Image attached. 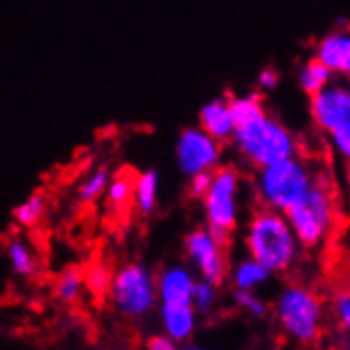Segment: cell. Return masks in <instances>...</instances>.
Here are the masks:
<instances>
[{
    "label": "cell",
    "instance_id": "24",
    "mask_svg": "<svg viewBox=\"0 0 350 350\" xmlns=\"http://www.w3.org/2000/svg\"><path fill=\"white\" fill-rule=\"evenodd\" d=\"M230 102H232V111H234L236 123L249 121V119H253V117H257V115L267 111L265 102H263V94L257 92V90L230 96Z\"/></svg>",
    "mask_w": 350,
    "mask_h": 350
},
{
    "label": "cell",
    "instance_id": "21",
    "mask_svg": "<svg viewBox=\"0 0 350 350\" xmlns=\"http://www.w3.org/2000/svg\"><path fill=\"white\" fill-rule=\"evenodd\" d=\"M113 172L107 166H96L90 170L77 185V198L83 204H94L100 198H105L109 185H111Z\"/></svg>",
    "mask_w": 350,
    "mask_h": 350
},
{
    "label": "cell",
    "instance_id": "27",
    "mask_svg": "<svg viewBox=\"0 0 350 350\" xmlns=\"http://www.w3.org/2000/svg\"><path fill=\"white\" fill-rule=\"evenodd\" d=\"M334 312L338 319L340 329L346 334V338L350 340V291L338 293L334 299Z\"/></svg>",
    "mask_w": 350,
    "mask_h": 350
},
{
    "label": "cell",
    "instance_id": "26",
    "mask_svg": "<svg viewBox=\"0 0 350 350\" xmlns=\"http://www.w3.org/2000/svg\"><path fill=\"white\" fill-rule=\"evenodd\" d=\"M234 304L253 319H265L270 314V306L267 301L257 295V291H246V289H236L234 291Z\"/></svg>",
    "mask_w": 350,
    "mask_h": 350
},
{
    "label": "cell",
    "instance_id": "2",
    "mask_svg": "<svg viewBox=\"0 0 350 350\" xmlns=\"http://www.w3.org/2000/svg\"><path fill=\"white\" fill-rule=\"evenodd\" d=\"M230 147L246 168L257 170L299 155V138L282 119L265 111L238 123Z\"/></svg>",
    "mask_w": 350,
    "mask_h": 350
},
{
    "label": "cell",
    "instance_id": "29",
    "mask_svg": "<svg viewBox=\"0 0 350 350\" xmlns=\"http://www.w3.org/2000/svg\"><path fill=\"white\" fill-rule=\"evenodd\" d=\"M211 183H213V172H202L196 174L191 178H187V193L193 200H202L211 189Z\"/></svg>",
    "mask_w": 350,
    "mask_h": 350
},
{
    "label": "cell",
    "instance_id": "7",
    "mask_svg": "<svg viewBox=\"0 0 350 350\" xmlns=\"http://www.w3.org/2000/svg\"><path fill=\"white\" fill-rule=\"evenodd\" d=\"M109 301L115 310L132 321L147 317L159 304L157 274H153L145 263L128 261L113 272Z\"/></svg>",
    "mask_w": 350,
    "mask_h": 350
},
{
    "label": "cell",
    "instance_id": "22",
    "mask_svg": "<svg viewBox=\"0 0 350 350\" xmlns=\"http://www.w3.org/2000/svg\"><path fill=\"white\" fill-rule=\"evenodd\" d=\"M45 213H47V198L40 191H34L13 208V221L19 225V228L28 230V228L38 225L40 219L45 217Z\"/></svg>",
    "mask_w": 350,
    "mask_h": 350
},
{
    "label": "cell",
    "instance_id": "20",
    "mask_svg": "<svg viewBox=\"0 0 350 350\" xmlns=\"http://www.w3.org/2000/svg\"><path fill=\"white\" fill-rule=\"evenodd\" d=\"M7 263L11 267V272L19 278H32L38 272V259L36 253L30 246V242L22 240V238H11L7 242Z\"/></svg>",
    "mask_w": 350,
    "mask_h": 350
},
{
    "label": "cell",
    "instance_id": "10",
    "mask_svg": "<svg viewBox=\"0 0 350 350\" xmlns=\"http://www.w3.org/2000/svg\"><path fill=\"white\" fill-rule=\"evenodd\" d=\"M308 113L314 128L327 138L350 130V83L336 79L321 94L308 98Z\"/></svg>",
    "mask_w": 350,
    "mask_h": 350
},
{
    "label": "cell",
    "instance_id": "32",
    "mask_svg": "<svg viewBox=\"0 0 350 350\" xmlns=\"http://www.w3.org/2000/svg\"><path fill=\"white\" fill-rule=\"evenodd\" d=\"M342 183H344V189L350 198V161H344V170H342Z\"/></svg>",
    "mask_w": 350,
    "mask_h": 350
},
{
    "label": "cell",
    "instance_id": "8",
    "mask_svg": "<svg viewBox=\"0 0 350 350\" xmlns=\"http://www.w3.org/2000/svg\"><path fill=\"white\" fill-rule=\"evenodd\" d=\"M225 145L200 126L183 128L174 142V161L183 176H196L202 172H215L223 166Z\"/></svg>",
    "mask_w": 350,
    "mask_h": 350
},
{
    "label": "cell",
    "instance_id": "17",
    "mask_svg": "<svg viewBox=\"0 0 350 350\" xmlns=\"http://www.w3.org/2000/svg\"><path fill=\"white\" fill-rule=\"evenodd\" d=\"M159 206V174L157 170H142L134 183V211L140 217H151Z\"/></svg>",
    "mask_w": 350,
    "mask_h": 350
},
{
    "label": "cell",
    "instance_id": "5",
    "mask_svg": "<svg viewBox=\"0 0 350 350\" xmlns=\"http://www.w3.org/2000/svg\"><path fill=\"white\" fill-rule=\"evenodd\" d=\"M272 312L282 332L299 344H314L323 334V299L306 284H284L274 297Z\"/></svg>",
    "mask_w": 350,
    "mask_h": 350
},
{
    "label": "cell",
    "instance_id": "9",
    "mask_svg": "<svg viewBox=\"0 0 350 350\" xmlns=\"http://www.w3.org/2000/svg\"><path fill=\"white\" fill-rule=\"evenodd\" d=\"M185 255H187L191 267L198 272V278H204L215 284H223L230 276V257H228V242L217 238L206 225L191 230L185 236Z\"/></svg>",
    "mask_w": 350,
    "mask_h": 350
},
{
    "label": "cell",
    "instance_id": "12",
    "mask_svg": "<svg viewBox=\"0 0 350 350\" xmlns=\"http://www.w3.org/2000/svg\"><path fill=\"white\" fill-rule=\"evenodd\" d=\"M196 276L189 267L180 263H170L157 272V295L159 304L178 306V304H193Z\"/></svg>",
    "mask_w": 350,
    "mask_h": 350
},
{
    "label": "cell",
    "instance_id": "30",
    "mask_svg": "<svg viewBox=\"0 0 350 350\" xmlns=\"http://www.w3.org/2000/svg\"><path fill=\"white\" fill-rule=\"evenodd\" d=\"M329 147L332 151L342 159V161H350V130L346 132H338L334 136H329Z\"/></svg>",
    "mask_w": 350,
    "mask_h": 350
},
{
    "label": "cell",
    "instance_id": "13",
    "mask_svg": "<svg viewBox=\"0 0 350 350\" xmlns=\"http://www.w3.org/2000/svg\"><path fill=\"white\" fill-rule=\"evenodd\" d=\"M198 126L221 140L223 145H230L238 128L230 96H217L202 105V109L198 111Z\"/></svg>",
    "mask_w": 350,
    "mask_h": 350
},
{
    "label": "cell",
    "instance_id": "3",
    "mask_svg": "<svg viewBox=\"0 0 350 350\" xmlns=\"http://www.w3.org/2000/svg\"><path fill=\"white\" fill-rule=\"evenodd\" d=\"M338 208V189L332 170L317 168L312 187L284 215L304 249H319L336 230Z\"/></svg>",
    "mask_w": 350,
    "mask_h": 350
},
{
    "label": "cell",
    "instance_id": "11",
    "mask_svg": "<svg viewBox=\"0 0 350 350\" xmlns=\"http://www.w3.org/2000/svg\"><path fill=\"white\" fill-rule=\"evenodd\" d=\"M312 55L336 75V79H350V32L334 28L325 32L312 49Z\"/></svg>",
    "mask_w": 350,
    "mask_h": 350
},
{
    "label": "cell",
    "instance_id": "25",
    "mask_svg": "<svg viewBox=\"0 0 350 350\" xmlns=\"http://www.w3.org/2000/svg\"><path fill=\"white\" fill-rule=\"evenodd\" d=\"M219 304V284L208 282L204 278L196 280V289H193V306L198 314H211Z\"/></svg>",
    "mask_w": 350,
    "mask_h": 350
},
{
    "label": "cell",
    "instance_id": "16",
    "mask_svg": "<svg viewBox=\"0 0 350 350\" xmlns=\"http://www.w3.org/2000/svg\"><path fill=\"white\" fill-rule=\"evenodd\" d=\"M274 274L251 255L238 259L230 270V280L234 284V289H246V291H257Z\"/></svg>",
    "mask_w": 350,
    "mask_h": 350
},
{
    "label": "cell",
    "instance_id": "28",
    "mask_svg": "<svg viewBox=\"0 0 350 350\" xmlns=\"http://www.w3.org/2000/svg\"><path fill=\"white\" fill-rule=\"evenodd\" d=\"M280 83V72L272 66H265L257 72L255 77V90L261 92V94H270L278 88Z\"/></svg>",
    "mask_w": 350,
    "mask_h": 350
},
{
    "label": "cell",
    "instance_id": "35",
    "mask_svg": "<svg viewBox=\"0 0 350 350\" xmlns=\"http://www.w3.org/2000/svg\"><path fill=\"white\" fill-rule=\"evenodd\" d=\"M348 83H350V79H348Z\"/></svg>",
    "mask_w": 350,
    "mask_h": 350
},
{
    "label": "cell",
    "instance_id": "14",
    "mask_svg": "<svg viewBox=\"0 0 350 350\" xmlns=\"http://www.w3.org/2000/svg\"><path fill=\"white\" fill-rule=\"evenodd\" d=\"M159 317L163 325V334L178 344L187 342L196 334L198 310L193 304H178V306L159 304Z\"/></svg>",
    "mask_w": 350,
    "mask_h": 350
},
{
    "label": "cell",
    "instance_id": "18",
    "mask_svg": "<svg viewBox=\"0 0 350 350\" xmlns=\"http://www.w3.org/2000/svg\"><path fill=\"white\" fill-rule=\"evenodd\" d=\"M85 291H88L85 272L77 265H70L66 270H62L53 280V295L64 306H77L81 299H83Z\"/></svg>",
    "mask_w": 350,
    "mask_h": 350
},
{
    "label": "cell",
    "instance_id": "1",
    "mask_svg": "<svg viewBox=\"0 0 350 350\" xmlns=\"http://www.w3.org/2000/svg\"><path fill=\"white\" fill-rule=\"evenodd\" d=\"M244 249L272 274H282L297 263L304 246L284 213L257 206L244 225Z\"/></svg>",
    "mask_w": 350,
    "mask_h": 350
},
{
    "label": "cell",
    "instance_id": "6",
    "mask_svg": "<svg viewBox=\"0 0 350 350\" xmlns=\"http://www.w3.org/2000/svg\"><path fill=\"white\" fill-rule=\"evenodd\" d=\"M242 185L244 176L238 166L223 163L213 172L211 189L200 202L204 213V225L217 238L230 244V238L238 230L242 213Z\"/></svg>",
    "mask_w": 350,
    "mask_h": 350
},
{
    "label": "cell",
    "instance_id": "31",
    "mask_svg": "<svg viewBox=\"0 0 350 350\" xmlns=\"http://www.w3.org/2000/svg\"><path fill=\"white\" fill-rule=\"evenodd\" d=\"M147 350H180L178 342L168 336H153L147 340Z\"/></svg>",
    "mask_w": 350,
    "mask_h": 350
},
{
    "label": "cell",
    "instance_id": "33",
    "mask_svg": "<svg viewBox=\"0 0 350 350\" xmlns=\"http://www.w3.org/2000/svg\"><path fill=\"white\" fill-rule=\"evenodd\" d=\"M183 350H211V348H204V346H187V348H183Z\"/></svg>",
    "mask_w": 350,
    "mask_h": 350
},
{
    "label": "cell",
    "instance_id": "4",
    "mask_svg": "<svg viewBox=\"0 0 350 350\" xmlns=\"http://www.w3.org/2000/svg\"><path fill=\"white\" fill-rule=\"evenodd\" d=\"M317 178V166L301 155L253 170L251 193L257 206L286 213L297 204Z\"/></svg>",
    "mask_w": 350,
    "mask_h": 350
},
{
    "label": "cell",
    "instance_id": "23",
    "mask_svg": "<svg viewBox=\"0 0 350 350\" xmlns=\"http://www.w3.org/2000/svg\"><path fill=\"white\" fill-rule=\"evenodd\" d=\"M85 286H88V293L96 299H102V297H109V291H111V282H113V272L111 267L100 261V259H94L88 267H85Z\"/></svg>",
    "mask_w": 350,
    "mask_h": 350
},
{
    "label": "cell",
    "instance_id": "19",
    "mask_svg": "<svg viewBox=\"0 0 350 350\" xmlns=\"http://www.w3.org/2000/svg\"><path fill=\"white\" fill-rule=\"evenodd\" d=\"M134 183L136 174L128 170H119L113 174L111 185L105 193L107 208L111 213H126L128 208H134Z\"/></svg>",
    "mask_w": 350,
    "mask_h": 350
},
{
    "label": "cell",
    "instance_id": "15",
    "mask_svg": "<svg viewBox=\"0 0 350 350\" xmlns=\"http://www.w3.org/2000/svg\"><path fill=\"white\" fill-rule=\"evenodd\" d=\"M295 81H297V88L308 98H312V96L321 94L325 88L332 85L334 81H336V75L329 70L321 59H317L314 55H310V57L304 59L301 64L297 66Z\"/></svg>",
    "mask_w": 350,
    "mask_h": 350
},
{
    "label": "cell",
    "instance_id": "34",
    "mask_svg": "<svg viewBox=\"0 0 350 350\" xmlns=\"http://www.w3.org/2000/svg\"><path fill=\"white\" fill-rule=\"evenodd\" d=\"M342 26H344V28H346V30H348V32H350V17H348V19H346V22H344V24H342Z\"/></svg>",
    "mask_w": 350,
    "mask_h": 350
}]
</instances>
